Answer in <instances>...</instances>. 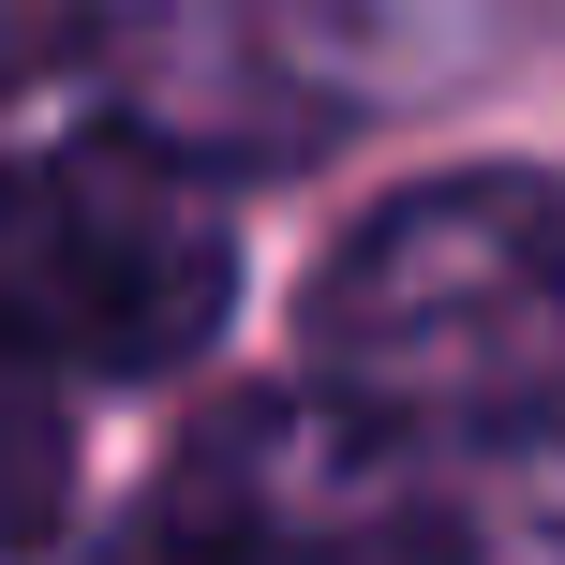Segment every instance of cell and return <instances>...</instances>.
<instances>
[{
    "label": "cell",
    "mask_w": 565,
    "mask_h": 565,
    "mask_svg": "<svg viewBox=\"0 0 565 565\" xmlns=\"http://www.w3.org/2000/svg\"><path fill=\"white\" fill-rule=\"evenodd\" d=\"M312 387L417 461L565 431V179L477 164L387 194L312 268Z\"/></svg>",
    "instance_id": "1"
},
{
    "label": "cell",
    "mask_w": 565,
    "mask_h": 565,
    "mask_svg": "<svg viewBox=\"0 0 565 565\" xmlns=\"http://www.w3.org/2000/svg\"><path fill=\"white\" fill-rule=\"evenodd\" d=\"M238 298V224L209 164L164 135H60L0 164V372L45 387H135L179 372Z\"/></svg>",
    "instance_id": "2"
},
{
    "label": "cell",
    "mask_w": 565,
    "mask_h": 565,
    "mask_svg": "<svg viewBox=\"0 0 565 565\" xmlns=\"http://www.w3.org/2000/svg\"><path fill=\"white\" fill-rule=\"evenodd\" d=\"M89 60L119 75L135 135L194 164H282L342 119L328 0H89Z\"/></svg>",
    "instance_id": "3"
},
{
    "label": "cell",
    "mask_w": 565,
    "mask_h": 565,
    "mask_svg": "<svg viewBox=\"0 0 565 565\" xmlns=\"http://www.w3.org/2000/svg\"><path fill=\"white\" fill-rule=\"evenodd\" d=\"M417 447L402 431H372L358 402H254V417H224L194 461H179L164 521L179 536H417Z\"/></svg>",
    "instance_id": "4"
}]
</instances>
